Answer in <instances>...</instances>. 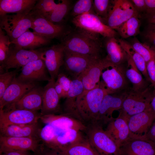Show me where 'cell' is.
Here are the masks:
<instances>
[{
	"instance_id": "cell-16",
	"label": "cell",
	"mask_w": 155,
	"mask_h": 155,
	"mask_svg": "<svg viewBox=\"0 0 155 155\" xmlns=\"http://www.w3.org/2000/svg\"><path fill=\"white\" fill-rule=\"evenodd\" d=\"M47 71L44 60L40 59L30 62L22 67L17 78L25 82H49L51 79L47 74Z\"/></svg>"
},
{
	"instance_id": "cell-12",
	"label": "cell",
	"mask_w": 155,
	"mask_h": 155,
	"mask_svg": "<svg viewBox=\"0 0 155 155\" xmlns=\"http://www.w3.org/2000/svg\"><path fill=\"white\" fill-rule=\"evenodd\" d=\"M155 119V115L148 109L130 117L127 119L131 139L146 138L147 134Z\"/></svg>"
},
{
	"instance_id": "cell-26",
	"label": "cell",
	"mask_w": 155,
	"mask_h": 155,
	"mask_svg": "<svg viewBox=\"0 0 155 155\" xmlns=\"http://www.w3.org/2000/svg\"><path fill=\"white\" fill-rule=\"evenodd\" d=\"M113 5L106 20V25L113 30L119 27L130 18L138 15L135 8L127 10L122 8L118 0L112 1Z\"/></svg>"
},
{
	"instance_id": "cell-20",
	"label": "cell",
	"mask_w": 155,
	"mask_h": 155,
	"mask_svg": "<svg viewBox=\"0 0 155 155\" xmlns=\"http://www.w3.org/2000/svg\"><path fill=\"white\" fill-rule=\"evenodd\" d=\"M43 88L37 85L24 94L20 99L6 107L37 111L41 109Z\"/></svg>"
},
{
	"instance_id": "cell-7",
	"label": "cell",
	"mask_w": 155,
	"mask_h": 155,
	"mask_svg": "<svg viewBox=\"0 0 155 155\" xmlns=\"http://www.w3.org/2000/svg\"><path fill=\"white\" fill-rule=\"evenodd\" d=\"M32 23L30 13L27 15L9 14L0 16V28L6 32L11 42L31 28Z\"/></svg>"
},
{
	"instance_id": "cell-1",
	"label": "cell",
	"mask_w": 155,
	"mask_h": 155,
	"mask_svg": "<svg viewBox=\"0 0 155 155\" xmlns=\"http://www.w3.org/2000/svg\"><path fill=\"white\" fill-rule=\"evenodd\" d=\"M98 35L80 29L66 34L61 43L64 46L65 50L100 57L101 45Z\"/></svg>"
},
{
	"instance_id": "cell-28",
	"label": "cell",
	"mask_w": 155,
	"mask_h": 155,
	"mask_svg": "<svg viewBox=\"0 0 155 155\" xmlns=\"http://www.w3.org/2000/svg\"><path fill=\"white\" fill-rule=\"evenodd\" d=\"M51 40L28 30L11 43L25 49L35 50L47 45Z\"/></svg>"
},
{
	"instance_id": "cell-43",
	"label": "cell",
	"mask_w": 155,
	"mask_h": 155,
	"mask_svg": "<svg viewBox=\"0 0 155 155\" xmlns=\"http://www.w3.org/2000/svg\"><path fill=\"white\" fill-rule=\"evenodd\" d=\"M57 78L56 82L60 85L67 95L71 80L63 73H59Z\"/></svg>"
},
{
	"instance_id": "cell-2",
	"label": "cell",
	"mask_w": 155,
	"mask_h": 155,
	"mask_svg": "<svg viewBox=\"0 0 155 155\" xmlns=\"http://www.w3.org/2000/svg\"><path fill=\"white\" fill-rule=\"evenodd\" d=\"M107 94L106 90L100 82L99 87L83 92L78 96L76 101L77 109L85 124L96 122L103 99Z\"/></svg>"
},
{
	"instance_id": "cell-48",
	"label": "cell",
	"mask_w": 155,
	"mask_h": 155,
	"mask_svg": "<svg viewBox=\"0 0 155 155\" xmlns=\"http://www.w3.org/2000/svg\"><path fill=\"white\" fill-rule=\"evenodd\" d=\"M146 138L154 142L155 140V119L147 134Z\"/></svg>"
},
{
	"instance_id": "cell-17",
	"label": "cell",
	"mask_w": 155,
	"mask_h": 155,
	"mask_svg": "<svg viewBox=\"0 0 155 155\" xmlns=\"http://www.w3.org/2000/svg\"><path fill=\"white\" fill-rule=\"evenodd\" d=\"M125 96V92L119 95L107 94L102 102L96 123L102 126L107 124L114 119L113 112L120 110L122 107Z\"/></svg>"
},
{
	"instance_id": "cell-18",
	"label": "cell",
	"mask_w": 155,
	"mask_h": 155,
	"mask_svg": "<svg viewBox=\"0 0 155 155\" xmlns=\"http://www.w3.org/2000/svg\"><path fill=\"white\" fill-rule=\"evenodd\" d=\"M40 119L44 123L49 124L59 131L73 129L85 131L87 127L86 125L80 120L63 114L41 116Z\"/></svg>"
},
{
	"instance_id": "cell-11",
	"label": "cell",
	"mask_w": 155,
	"mask_h": 155,
	"mask_svg": "<svg viewBox=\"0 0 155 155\" xmlns=\"http://www.w3.org/2000/svg\"><path fill=\"white\" fill-rule=\"evenodd\" d=\"M100 57L82 55L65 50V69L73 79L78 78Z\"/></svg>"
},
{
	"instance_id": "cell-27",
	"label": "cell",
	"mask_w": 155,
	"mask_h": 155,
	"mask_svg": "<svg viewBox=\"0 0 155 155\" xmlns=\"http://www.w3.org/2000/svg\"><path fill=\"white\" fill-rule=\"evenodd\" d=\"M53 142L48 147L50 149L58 152L82 140L85 137L82 131L73 129L59 131Z\"/></svg>"
},
{
	"instance_id": "cell-40",
	"label": "cell",
	"mask_w": 155,
	"mask_h": 155,
	"mask_svg": "<svg viewBox=\"0 0 155 155\" xmlns=\"http://www.w3.org/2000/svg\"><path fill=\"white\" fill-rule=\"evenodd\" d=\"M11 44L9 36L0 28V63L1 65L5 61L8 55Z\"/></svg>"
},
{
	"instance_id": "cell-25",
	"label": "cell",
	"mask_w": 155,
	"mask_h": 155,
	"mask_svg": "<svg viewBox=\"0 0 155 155\" xmlns=\"http://www.w3.org/2000/svg\"><path fill=\"white\" fill-rule=\"evenodd\" d=\"M36 0H0V16L9 14H28Z\"/></svg>"
},
{
	"instance_id": "cell-32",
	"label": "cell",
	"mask_w": 155,
	"mask_h": 155,
	"mask_svg": "<svg viewBox=\"0 0 155 155\" xmlns=\"http://www.w3.org/2000/svg\"><path fill=\"white\" fill-rule=\"evenodd\" d=\"M57 152L63 155H98L91 146L86 137Z\"/></svg>"
},
{
	"instance_id": "cell-53",
	"label": "cell",
	"mask_w": 155,
	"mask_h": 155,
	"mask_svg": "<svg viewBox=\"0 0 155 155\" xmlns=\"http://www.w3.org/2000/svg\"><path fill=\"white\" fill-rule=\"evenodd\" d=\"M154 142H155V140H154Z\"/></svg>"
},
{
	"instance_id": "cell-51",
	"label": "cell",
	"mask_w": 155,
	"mask_h": 155,
	"mask_svg": "<svg viewBox=\"0 0 155 155\" xmlns=\"http://www.w3.org/2000/svg\"><path fill=\"white\" fill-rule=\"evenodd\" d=\"M28 151H11L0 153L1 155H30Z\"/></svg>"
},
{
	"instance_id": "cell-3",
	"label": "cell",
	"mask_w": 155,
	"mask_h": 155,
	"mask_svg": "<svg viewBox=\"0 0 155 155\" xmlns=\"http://www.w3.org/2000/svg\"><path fill=\"white\" fill-rule=\"evenodd\" d=\"M85 131L91 146L98 155H121L120 148L102 126L95 122L88 124Z\"/></svg>"
},
{
	"instance_id": "cell-38",
	"label": "cell",
	"mask_w": 155,
	"mask_h": 155,
	"mask_svg": "<svg viewBox=\"0 0 155 155\" xmlns=\"http://www.w3.org/2000/svg\"><path fill=\"white\" fill-rule=\"evenodd\" d=\"M95 13L93 8V1L79 0L74 5L71 15L75 16L88 13Z\"/></svg>"
},
{
	"instance_id": "cell-33",
	"label": "cell",
	"mask_w": 155,
	"mask_h": 155,
	"mask_svg": "<svg viewBox=\"0 0 155 155\" xmlns=\"http://www.w3.org/2000/svg\"><path fill=\"white\" fill-rule=\"evenodd\" d=\"M120 44L133 60L137 69L149 81L147 69V63L144 59L133 48L131 44L122 39H118Z\"/></svg>"
},
{
	"instance_id": "cell-13",
	"label": "cell",
	"mask_w": 155,
	"mask_h": 155,
	"mask_svg": "<svg viewBox=\"0 0 155 155\" xmlns=\"http://www.w3.org/2000/svg\"><path fill=\"white\" fill-rule=\"evenodd\" d=\"M32 18L31 29L38 35L52 39L64 36L66 32L65 26L62 24H55L44 17L30 12Z\"/></svg>"
},
{
	"instance_id": "cell-41",
	"label": "cell",
	"mask_w": 155,
	"mask_h": 155,
	"mask_svg": "<svg viewBox=\"0 0 155 155\" xmlns=\"http://www.w3.org/2000/svg\"><path fill=\"white\" fill-rule=\"evenodd\" d=\"M18 69L11 71H6L0 75V98L4 92L10 85L16 77Z\"/></svg>"
},
{
	"instance_id": "cell-50",
	"label": "cell",
	"mask_w": 155,
	"mask_h": 155,
	"mask_svg": "<svg viewBox=\"0 0 155 155\" xmlns=\"http://www.w3.org/2000/svg\"><path fill=\"white\" fill-rule=\"evenodd\" d=\"M155 115V89H154L148 108Z\"/></svg>"
},
{
	"instance_id": "cell-36",
	"label": "cell",
	"mask_w": 155,
	"mask_h": 155,
	"mask_svg": "<svg viewBox=\"0 0 155 155\" xmlns=\"http://www.w3.org/2000/svg\"><path fill=\"white\" fill-rule=\"evenodd\" d=\"M134 50L145 59L146 63L155 59V49L137 39H134L131 44Z\"/></svg>"
},
{
	"instance_id": "cell-9",
	"label": "cell",
	"mask_w": 155,
	"mask_h": 155,
	"mask_svg": "<svg viewBox=\"0 0 155 155\" xmlns=\"http://www.w3.org/2000/svg\"><path fill=\"white\" fill-rule=\"evenodd\" d=\"M41 116L37 111L16 108L0 109V128L11 125L36 123Z\"/></svg>"
},
{
	"instance_id": "cell-6",
	"label": "cell",
	"mask_w": 155,
	"mask_h": 155,
	"mask_svg": "<svg viewBox=\"0 0 155 155\" xmlns=\"http://www.w3.org/2000/svg\"><path fill=\"white\" fill-rule=\"evenodd\" d=\"M74 24L80 29L104 37H115L117 32L106 24L95 13H88L75 17L72 20Z\"/></svg>"
},
{
	"instance_id": "cell-23",
	"label": "cell",
	"mask_w": 155,
	"mask_h": 155,
	"mask_svg": "<svg viewBox=\"0 0 155 155\" xmlns=\"http://www.w3.org/2000/svg\"><path fill=\"white\" fill-rule=\"evenodd\" d=\"M55 80L51 79L43 88L41 112L42 116L55 114L61 111L60 99L55 88Z\"/></svg>"
},
{
	"instance_id": "cell-10",
	"label": "cell",
	"mask_w": 155,
	"mask_h": 155,
	"mask_svg": "<svg viewBox=\"0 0 155 155\" xmlns=\"http://www.w3.org/2000/svg\"><path fill=\"white\" fill-rule=\"evenodd\" d=\"M38 138L34 137H6L1 135L0 152L11 151H32L34 153L39 150L42 145Z\"/></svg>"
},
{
	"instance_id": "cell-35",
	"label": "cell",
	"mask_w": 155,
	"mask_h": 155,
	"mask_svg": "<svg viewBox=\"0 0 155 155\" xmlns=\"http://www.w3.org/2000/svg\"><path fill=\"white\" fill-rule=\"evenodd\" d=\"M70 4V0H61V2L57 3L53 11L44 17L53 24H61L60 23L63 21L69 10Z\"/></svg>"
},
{
	"instance_id": "cell-14",
	"label": "cell",
	"mask_w": 155,
	"mask_h": 155,
	"mask_svg": "<svg viewBox=\"0 0 155 155\" xmlns=\"http://www.w3.org/2000/svg\"><path fill=\"white\" fill-rule=\"evenodd\" d=\"M64 55L65 47L61 43L43 50L42 59L51 79L57 78L59 69L64 64Z\"/></svg>"
},
{
	"instance_id": "cell-42",
	"label": "cell",
	"mask_w": 155,
	"mask_h": 155,
	"mask_svg": "<svg viewBox=\"0 0 155 155\" xmlns=\"http://www.w3.org/2000/svg\"><path fill=\"white\" fill-rule=\"evenodd\" d=\"M142 36L145 43L155 49V25L148 24L142 32Z\"/></svg>"
},
{
	"instance_id": "cell-52",
	"label": "cell",
	"mask_w": 155,
	"mask_h": 155,
	"mask_svg": "<svg viewBox=\"0 0 155 155\" xmlns=\"http://www.w3.org/2000/svg\"><path fill=\"white\" fill-rule=\"evenodd\" d=\"M148 24L155 25V14L146 16Z\"/></svg>"
},
{
	"instance_id": "cell-37",
	"label": "cell",
	"mask_w": 155,
	"mask_h": 155,
	"mask_svg": "<svg viewBox=\"0 0 155 155\" xmlns=\"http://www.w3.org/2000/svg\"><path fill=\"white\" fill-rule=\"evenodd\" d=\"M57 4L54 0H37L31 11L44 17L53 11Z\"/></svg>"
},
{
	"instance_id": "cell-49",
	"label": "cell",
	"mask_w": 155,
	"mask_h": 155,
	"mask_svg": "<svg viewBox=\"0 0 155 155\" xmlns=\"http://www.w3.org/2000/svg\"><path fill=\"white\" fill-rule=\"evenodd\" d=\"M55 88L56 92L60 98H66L67 96V94L60 85L56 82H55Z\"/></svg>"
},
{
	"instance_id": "cell-47",
	"label": "cell",
	"mask_w": 155,
	"mask_h": 155,
	"mask_svg": "<svg viewBox=\"0 0 155 155\" xmlns=\"http://www.w3.org/2000/svg\"><path fill=\"white\" fill-rule=\"evenodd\" d=\"M147 7L146 16L155 14V0H145Z\"/></svg>"
},
{
	"instance_id": "cell-31",
	"label": "cell",
	"mask_w": 155,
	"mask_h": 155,
	"mask_svg": "<svg viewBox=\"0 0 155 155\" xmlns=\"http://www.w3.org/2000/svg\"><path fill=\"white\" fill-rule=\"evenodd\" d=\"M127 67L125 71L126 78L132 85L131 89L135 91H143L148 88L147 80L137 68L132 59L128 55Z\"/></svg>"
},
{
	"instance_id": "cell-39",
	"label": "cell",
	"mask_w": 155,
	"mask_h": 155,
	"mask_svg": "<svg viewBox=\"0 0 155 155\" xmlns=\"http://www.w3.org/2000/svg\"><path fill=\"white\" fill-rule=\"evenodd\" d=\"M111 2L109 0H94L93 1L94 11L102 20L103 19L106 21L107 19L112 7Z\"/></svg>"
},
{
	"instance_id": "cell-4",
	"label": "cell",
	"mask_w": 155,
	"mask_h": 155,
	"mask_svg": "<svg viewBox=\"0 0 155 155\" xmlns=\"http://www.w3.org/2000/svg\"><path fill=\"white\" fill-rule=\"evenodd\" d=\"M153 91L148 87L144 90L137 92L132 90L125 92V96L119 114L127 120L131 116L147 109Z\"/></svg>"
},
{
	"instance_id": "cell-19",
	"label": "cell",
	"mask_w": 155,
	"mask_h": 155,
	"mask_svg": "<svg viewBox=\"0 0 155 155\" xmlns=\"http://www.w3.org/2000/svg\"><path fill=\"white\" fill-rule=\"evenodd\" d=\"M120 150L121 155H155V142L146 138H130Z\"/></svg>"
},
{
	"instance_id": "cell-46",
	"label": "cell",
	"mask_w": 155,
	"mask_h": 155,
	"mask_svg": "<svg viewBox=\"0 0 155 155\" xmlns=\"http://www.w3.org/2000/svg\"><path fill=\"white\" fill-rule=\"evenodd\" d=\"M130 1L138 13L142 12L146 13L147 7L145 0H131Z\"/></svg>"
},
{
	"instance_id": "cell-24",
	"label": "cell",
	"mask_w": 155,
	"mask_h": 155,
	"mask_svg": "<svg viewBox=\"0 0 155 155\" xmlns=\"http://www.w3.org/2000/svg\"><path fill=\"white\" fill-rule=\"evenodd\" d=\"M84 91L83 84L78 78L71 80L64 106V113L73 117L83 123L77 109L76 100L78 96Z\"/></svg>"
},
{
	"instance_id": "cell-30",
	"label": "cell",
	"mask_w": 155,
	"mask_h": 155,
	"mask_svg": "<svg viewBox=\"0 0 155 155\" xmlns=\"http://www.w3.org/2000/svg\"><path fill=\"white\" fill-rule=\"evenodd\" d=\"M1 135L6 137H37L39 129L37 123L21 125H11L0 128Z\"/></svg>"
},
{
	"instance_id": "cell-21",
	"label": "cell",
	"mask_w": 155,
	"mask_h": 155,
	"mask_svg": "<svg viewBox=\"0 0 155 155\" xmlns=\"http://www.w3.org/2000/svg\"><path fill=\"white\" fill-rule=\"evenodd\" d=\"M107 63V62L104 58H100L78 78L83 84V92L88 91L99 87L102 72Z\"/></svg>"
},
{
	"instance_id": "cell-44",
	"label": "cell",
	"mask_w": 155,
	"mask_h": 155,
	"mask_svg": "<svg viewBox=\"0 0 155 155\" xmlns=\"http://www.w3.org/2000/svg\"><path fill=\"white\" fill-rule=\"evenodd\" d=\"M147 69L149 81L154 89H155V59L147 63Z\"/></svg>"
},
{
	"instance_id": "cell-45",
	"label": "cell",
	"mask_w": 155,
	"mask_h": 155,
	"mask_svg": "<svg viewBox=\"0 0 155 155\" xmlns=\"http://www.w3.org/2000/svg\"><path fill=\"white\" fill-rule=\"evenodd\" d=\"M35 155H63L54 150L50 149L43 144Z\"/></svg>"
},
{
	"instance_id": "cell-15",
	"label": "cell",
	"mask_w": 155,
	"mask_h": 155,
	"mask_svg": "<svg viewBox=\"0 0 155 155\" xmlns=\"http://www.w3.org/2000/svg\"><path fill=\"white\" fill-rule=\"evenodd\" d=\"M37 85L36 82H23L15 77L0 98V109H3L18 101Z\"/></svg>"
},
{
	"instance_id": "cell-34",
	"label": "cell",
	"mask_w": 155,
	"mask_h": 155,
	"mask_svg": "<svg viewBox=\"0 0 155 155\" xmlns=\"http://www.w3.org/2000/svg\"><path fill=\"white\" fill-rule=\"evenodd\" d=\"M140 22L138 15L133 16L124 22L116 30L123 38L136 35L139 32Z\"/></svg>"
},
{
	"instance_id": "cell-5",
	"label": "cell",
	"mask_w": 155,
	"mask_h": 155,
	"mask_svg": "<svg viewBox=\"0 0 155 155\" xmlns=\"http://www.w3.org/2000/svg\"><path fill=\"white\" fill-rule=\"evenodd\" d=\"M43 50H27L11 43L6 60L0 65V70L6 72L11 68L18 69L32 61L42 59Z\"/></svg>"
},
{
	"instance_id": "cell-8",
	"label": "cell",
	"mask_w": 155,
	"mask_h": 155,
	"mask_svg": "<svg viewBox=\"0 0 155 155\" xmlns=\"http://www.w3.org/2000/svg\"><path fill=\"white\" fill-rule=\"evenodd\" d=\"M100 82L108 94H113L124 90L127 84L125 71L120 65H117L107 62L103 70Z\"/></svg>"
},
{
	"instance_id": "cell-29",
	"label": "cell",
	"mask_w": 155,
	"mask_h": 155,
	"mask_svg": "<svg viewBox=\"0 0 155 155\" xmlns=\"http://www.w3.org/2000/svg\"><path fill=\"white\" fill-rule=\"evenodd\" d=\"M105 46L107 55L104 59L108 62L119 65L127 61L128 55L115 37L108 38Z\"/></svg>"
},
{
	"instance_id": "cell-22",
	"label": "cell",
	"mask_w": 155,
	"mask_h": 155,
	"mask_svg": "<svg viewBox=\"0 0 155 155\" xmlns=\"http://www.w3.org/2000/svg\"><path fill=\"white\" fill-rule=\"evenodd\" d=\"M105 130L119 148L130 139L127 120L120 114L107 124Z\"/></svg>"
}]
</instances>
